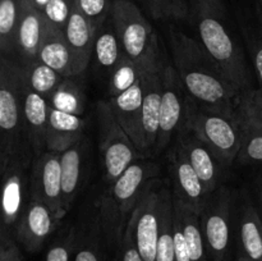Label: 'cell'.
I'll use <instances>...</instances> for the list:
<instances>
[{"label": "cell", "mask_w": 262, "mask_h": 261, "mask_svg": "<svg viewBox=\"0 0 262 261\" xmlns=\"http://www.w3.org/2000/svg\"><path fill=\"white\" fill-rule=\"evenodd\" d=\"M189 22L197 41L237 92L253 90V74L225 0H189Z\"/></svg>", "instance_id": "obj_1"}, {"label": "cell", "mask_w": 262, "mask_h": 261, "mask_svg": "<svg viewBox=\"0 0 262 261\" xmlns=\"http://www.w3.org/2000/svg\"><path fill=\"white\" fill-rule=\"evenodd\" d=\"M169 44L174 69L187 97L205 109L232 117L239 92L228 82L197 38L176 27L169 28Z\"/></svg>", "instance_id": "obj_2"}, {"label": "cell", "mask_w": 262, "mask_h": 261, "mask_svg": "<svg viewBox=\"0 0 262 261\" xmlns=\"http://www.w3.org/2000/svg\"><path fill=\"white\" fill-rule=\"evenodd\" d=\"M160 173V166L142 158L130 164L101 194L97 206L102 230L109 248L117 251L127 223L138 200L151 181Z\"/></svg>", "instance_id": "obj_3"}, {"label": "cell", "mask_w": 262, "mask_h": 261, "mask_svg": "<svg viewBox=\"0 0 262 261\" xmlns=\"http://www.w3.org/2000/svg\"><path fill=\"white\" fill-rule=\"evenodd\" d=\"M25 86L19 64L0 56V165L12 156L31 150L23 120Z\"/></svg>", "instance_id": "obj_4"}, {"label": "cell", "mask_w": 262, "mask_h": 261, "mask_svg": "<svg viewBox=\"0 0 262 261\" xmlns=\"http://www.w3.org/2000/svg\"><path fill=\"white\" fill-rule=\"evenodd\" d=\"M112 20L125 56L142 71L160 69L165 60L152 26L132 0H114Z\"/></svg>", "instance_id": "obj_5"}, {"label": "cell", "mask_w": 262, "mask_h": 261, "mask_svg": "<svg viewBox=\"0 0 262 261\" xmlns=\"http://www.w3.org/2000/svg\"><path fill=\"white\" fill-rule=\"evenodd\" d=\"M235 191L222 184L207 200L200 214L210 261H232Z\"/></svg>", "instance_id": "obj_6"}, {"label": "cell", "mask_w": 262, "mask_h": 261, "mask_svg": "<svg viewBox=\"0 0 262 261\" xmlns=\"http://www.w3.org/2000/svg\"><path fill=\"white\" fill-rule=\"evenodd\" d=\"M183 124L206 143L227 168L237 161L241 140L233 117L205 109L187 97Z\"/></svg>", "instance_id": "obj_7"}, {"label": "cell", "mask_w": 262, "mask_h": 261, "mask_svg": "<svg viewBox=\"0 0 262 261\" xmlns=\"http://www.w3.org/2000/svg\"><path fill=\"white\" fill-rule=\"evenodd\" d=\"M99 125V148L101 154L104 176L107 183H113L128 166L143 155L137 150L133 141L118 123L107 101L96 105Z\"/></svg>", "instance_id": "obj_8"}, {"label": "cell", "mask_w": 262, "mask_h": 261, "mask_svg": "<svg viewBox=\"0 0 262 261\" xmlns=\"http://www.w3.org/2000/svg\"><path fill=\"white\" fill-rule=\"evenodd\" d=\"M35 158L31 150L12 156L0 165L2 171L3 229H15L31 196V169Z\"/></svg>", "instance_id": "obj_9"}, {"label": "cell", "mask_w": 262, "mask_h": 261, "mask_svg": "<svg viewBox=\"0 0 262 261\" xmlns=\"http://www.w3.org/2000/svg\"><path fill=\"white\" fill-rule=\"evenodd\" d=\"M166 188L168 186L161 183V181H151L128 220L132 227L136 245L145 261H156L161 211Z\"/></svg>", "instance_id": "obj_10"}, {"label": "cell", "mask_w": 262, "mask_h": 261, "mask_svg": "<svg viewBox=\"0 0 262 261\" xmlns=\"http://www.w3.org/2000/svg\"><path fill=\"white\" fill-rule=\"evenodd\" d=\"M233 119L239 133L241 147L235 163L239 165L262 164V107L255 96V89L235 96Z\"/></svg>", "instance_id": "obj_11"}, {"label": "cell", "mask_w": 262, "mask_h": 261, "mask_svg": "<svg viewBox=\"0 0 262 261\" xmlns=\"http://www.w3.org/2000/svg\"><path fill=\"white\" fill-rule=\"evenodd\" d=\"M163 102H161L160 124L156 145L152 154H160L168 147L184 122L187 107V95L178 78L174 66H163Z\"/></svg>", "instance_id": "obj_12"}, {"label": "cell", "mask_w": 262, "mask_h": 261, "mask_svg": "<svg viewBox=\"0 0 262 261\" xmlns=\"http://www.w3.org/2000/svg\"><path fill=\"white\" fill-rule=\"evenodd\" d=\"M168 165L173 183V196L201 214L211 194L176 140L168 153Z\"/></svg>", "instance_id": "obj_13"}, {"label": "cell", "mask_w": 262, "mask_h": 261, "mask_svg": "<svg viewBox=\"0 0 262 261\" xmlns=\"http://www.w3.org/2000/svg\"><path fill=\"white\" fill-rule=\"evenodd\" d=\"M31 194L46 204L56 219H64L61 207V154L46 150L33 160Z\"/></svg>", "instance_id": "obj_14"}, {"label": "cell", "mask_w": 262, "mask_h": 261, "mask_svg": "<svg viewBox=\"0 0 262 261\" xmlns=\"http://www.w3.org/2000/svg\"><path fill=\"white\" fill-rule=\"evenodd\" d=\"M49 23L42 12L31 3L23 0L14 35V48L10 58L22 68L38 60V51L45 36Z\"/></svg>", "instance_id": "obj_15"}, {"label": "cell", "mask_w": 262, "mask_h": 261, "mask_svg": "<svg viewBox=\"0 0 262 261\" xmlns=\"http://www.w3.org/2000/svg\"><path fill=\"white\" fill-rule=\"evenodd\" d=\"M60 225L49 206L31 194L15 227V238L27 252L36 253Z\"/></svg>", "instance_id": "obj_16"}, {"label": "cell", "mask_w": 262, "mask_h": 261, "mask_svg": "<svg viewBox=\"0 0 262 261\" xmlns=\"http://www.w3.org/2000/svg\"><path fill=\"white\" fill-rule=\"evenodd\" d=\"M234 230L239 255L262 261V220L250 192L245 189L235 191Z\"/></svg>", "instance_id": "obj_17"}, {"label": "cell", "mask_w": 262, "mask_h": 261, "mask_svg": "<svg viewBox=\"0 0 262 261\" xmlns=\"http://www.w3.org/2000/svg\"><path fill=\"white\" fill-rule=\"evenodd\" d=\"M174 140L182 146L189 163L199 174L200 179L210 194L214 193L223 184V178L227 166L222 163L216 154L202 142L188 127L182 124Z\"/></svg>", "instance_id": "obj_18"}, {"label": "cell", "mask_w": 262, "mask_h": 261, "mask_svg": "<svg viewBox=\"0 0 262 261\" xmlns=\"http://www.w3.org/2000/svg\"><path fill=\"white\" fill-rule=\"evenodd\" d=\"M38 60L53 68L63 77L81 76L90 64V60L71 48L63 31L53 27L51 25L46 28L38 51Z\"/></svg>", "instance_id": "obj_19"}, {"label": "cell", "mask_w": 262, "mask_h": 261, "mask_svg": "<svg viewBox=\"0 0 262 261\" xmlns=\"http://www.w3.org/2000/svg\"><path fill=\"white\" fill-rule=\"evenodd\" d=\"M89 170V142H79L61 153V207L66 216L81 192Z\"/></svg>", "instance_id": "obj_20"}, {"label": "cell", "mask_w": 262, "mask_h": 261, "mask_svg": "<svg viewBox=\"0 0 262 261\" xmlns=\"http://www.w3.org/2000/svg\"><path fill=\"white\" fill-rule=\"evenodd\" d=\"M142 99L143 91L140 79L127 91L117 96L109 97L107 102L118 123L127 132L137 150L142 155H145L146 147L142 130Z\"/></svg>", "instance_id": "obj_21"}, {"label": "cell", "mask_w": 262, "mask_h": 261, "mask_svg": "<svg viewBox=\"0 0 262 261\" xmlns=\"http://www.w3.org/2000/svg\"><path fill=\"white\" fill-rule=\"evenodd\" d=\"M164 66V64H163ZM163 67L155 71L141 72L142 83V130L146 154H152L156 145L160 124L161 102H163Z\"/></svg>", "instance_id": "obj_22"}, {"label": "cell", "mask_w": 262, "mask_h": 261, "mask_svg": "<svg viewBox=\"0 0 262 261\" xmlns=\"http://www.w3.org/2000/svg\"><path fill=\"white\" fill-rule=\"evenodd\" d=\"M235 22L253 72L262 86V8L255 4H238Z\"/></svg>", "instance_id": "obj_23"}, {"label": "cell", "mask_w": 262, "mask_h": 261, "mask_svg": "<svg viewBox=\"0 0 262 261\" xmlns=\"http://www.w3.org/2000/svg\"><path fill=\"white\" fill-rule=\"evenodd\" d=\"M49 113H50V106L48 100L25 86L23 120H25L26 136L35 159L46 151Z\"/></svg>", "instance_id": "obj_24"}, {"label": "cell", "mask_w": 262, "mask_h": 261, "mask_svg": "<svg viewBox=\"0 0 262 261\" xmlns=\"http://www.w3.org/2000/svg\"><path fill=\"white\" fill-rule=\"evenodd\" d=\"M84 125L83 117L50 107L46 150L61 154L71 148L84 137Z\"/></svg>", "instance_id": "obj_25"}, {"label": "cell", "mask_w": 262, "mask_h": 261, "mask_svg": "<svg viewBox=\"0 0 262 261\" xmlns=\"http://www.w3.org/2000/svg\"><path fill=\"white\" fill-rule=\"evenodd\" d=\"M173 217L181 224L192 261H210L199 212L173 196Z\"/></svg>", "instance_id": "obj_26"}, {"label": "cell", "mask_w": 262, "mask_h": 261, "mask_svg": "<svg viewBox=\"0 0 262 261\" xmlns=\"http://www.w3.org/2000/svg\"><path fill=\"white\" fill-rule=\"evenodd\" d=\"M124 58L125 54L110 15L109 19L95 33L92 59H95L100 71L110 76Z\"/></svg>", "instance_id": "obj_27"}, {"label": "cell", "mask_w": 262, "mask_h": 261, "mask_svg": "<svg viewBox=\"0 0 262 261\" xmlns=\"http://www.w3.org/2000/svg\"><path fill=\"white\" fill-rule=\"evenodd\" d=\"M105 247H109L99 214L83 229H78L73 261H106Z\"/></svg>", "instance_id": "obj_28"}, {"label": "cell", "mask_w": 262, "mask_h": 261, "mask_svg": "<svg viewBox=\"0 0 262 261\" xmlns=\"http://www.w3.org/2000/svg\"><path fill=\"white\" fill-rule=\"evenodd\" d=\"M48 102L53 109L82 117L86 109V95L77 77H66Z\"/></svg>", "instance_id": "obj_29"}, {"label": "cell", "mask_w": 262, "mask_h": 261, "mask_svg": "<svg viewBox=\"0 0 262 261\" xmlns=\"http://www.w3.org/2000/svg\"><path fill=\"white\" fill-rule=\"evenodd\" d=\"M95 33L96 32L89 19L74 7L71 18L64 28V36L71 48L87 60L92 59Z\"/></svg>", "instance_id": "obj_30"}, {"label": "cell", "mask_w": 262, "mask_h": 261, "mask_svg": "<svg viewBox=\"0 0 262 261\" xmlns=\"http://www.w3.org/2000/svg\"><path fill=\"white\" fill-rule=\"evenodd\" d=\"M22 71L23 76H25L26 86L36 94L45 97L46 100H49V97L55 91L56 87L66 78L40 60L35 61L26 68H22Z\"/></svg>", "instance_id": "obj_31"}, {"label": "cell", "mask_w": 262, "mask_h": 261, "mask_svg": "<svg viewBox=\"0 0 262 261\" xmlns=\"http://www.w3.org/2000/svg\"><path fill=\"white\" fill-rule=\"evenodd\" d=\"M156 261H176L173 225V192L166 188L161 211L160 230H159Z\"/></svg>", "instance_id": "obj_32"}, {"label": "cell", "mask_w": 262, "mask_h": 261, "mask_svg": "<svg viewBox=\"0 0 262 261\" xmlns=\"http://www.w3.org/2000/svg\"><path fill=\"white\" fill-rule=\"evenodd\" d=\"M23 0H0V51L2 56L13 55L14 35Z\"/></svg>", "instance_id": "obj_33"}, {"label": "cell", "mask_w": 262, "mask_h": 261, "mask_svg": "<svg viewBox=\"0 0 262 261\" xmlns=\"http://www.w3.org/2000/svg\"><path fill=\"white\" fill-rule=\"evenodd\" d=\"M150 17L158 20H188L189 0H140Z\"/></svg>", "instance_id": "obj_34"}, {"label": "cell", "mask_w": 262, "mask_h": 261, "mask_svg": "<svg viewBox=\"0 0 262 261\" xmlns=\"http://www.w3.org/2000/svg\"><path fill=\"white\" fill-rule=\"evenodd\" d=\"M141 79V69L137 64L125 56L119 66L110 73L109 83H107V92L109 96H117L122 92L127 91L128 89L133 86L136 82Z\"/></svg>", "instance_id": "obj_35"}, {"label": "cell", "mask_w": 262, "mask_h": 261, "mask_svg": "<svg viewBox=\"0 0 262 261\" xmlns=\"http://www.w3.org/2000/svg\"><path fill=\"white\" fill-rule=\"evenodd\" d=\"M74 4L96 32L112 15L114 0H74Z\"/></svg>", "instance_id": "obj_36"}, {"label": "cell", "mask_w": 262, "mask_h": 261, "mask_svg": "<svg viewBox=\"0 0 262 261\" xmlns=\"http://www.w3.org/2000/svg\"><path fill=\"white\" fill-rule=\"evenodd\" d=\"M78 228L71 227L59 235L46 252L45 261H73Z\"/></svg>", "instance_id": "obj_37"}, {"label": "cell", "mask_w": 262, "mask_h": 261, "mask_svg": "<svg viewBox=\"0 0 262 261\" xmlns=\"http://www.w3.org/2000/svg\"><path fill=\"white\" fill-rule=\"evenodd\" d=\"M74 7V0H50L42 10V14L45 15L49 25L64 32Z\"/></svg>", "instance_id": "obj_38"}, {"label": "cell", "mask_w": 262, "mask_h": 261, "mask_svg": "<svg viewBox=\"0 0 262 261\" xmlns=\"http://www.w3.org/2000/svg\"><path fill=\"white\" fill-rule=\"evenodd\" d=\"M115 253H117L115 261H145L141 256L140 251H138L137 245H136L133 230L129 223H127L122 241H120Z\"/></svg>", "instance_id": "obj_39"}, {"label": "cell", "mask_w": 262, "mask_h": 261, "mask_svg": "<svg viewBox=\"0 0 262 261\" xmlns=\"http://www.w3.org/2000/svg\"><path fill=\"white\" fill-rule=\"evenodd\" d=\"M0 261H23L19 246L5 229L0 233Z\"/></svg>", "instance_id": "obj_40"}, {"label": "cell", "mask_w": 262, "mask_h": 261, "mask_svg": "<svg viewBox=\"0 0 262 261\" xmlns=\"http://www.w3.org/2000/svg\"><path fill=\"white\" fill-rule=\"evenodd\" d=\"M250 194L262 220V176L257 177V178L253 181L252 192H250Z\"/></svg>", "instance_id": "obj_41"}, {"label": "cell", "mask_w": 262, "mask_h": 261, "mask_svg": "<svg viewBox=\"0 0 262 261\" xmlns=\"http://www.w3.org/2000/svg\"><path fill=\"white\" fill-rule=\"evenodd\" d=\"M49 2H50V0H31V3H32L40 12H42V10L45 9V7L49 4Z\"/></svg>", "instance_id": "obj_42"}, {"label": "cell", "mask_w": 262, "mask_h": 261, "mask_svg": "<svg viewBox=\"0 0 262 261\" xmlns=\"http://www.w3.org/2000/svg\"><path fill=\"white\" fill-rule=\"evenodd\" d=\"M255 96L260 106L262 107V86L258 87V89H255Z\"/></svg>", "instance_id": "obj_43"}, {"label": "cell", "mask_w": 262, "mask_h": 261, "mask_svg": "<svg viewBox=\"0 0 262 261\" xmlns=\"http://www.w3.org/2000/svg\"><path fill=\"white\" fill-rule=\"evenodd\" d=\"M237 261H251V260H248V258H246L245 256L239 255V257H238V260H237Z\"/></svg>", "instance_id": "obj_44"}, {"label": "cell", "mask_w": 262, "mask_h": 261, "mask_svg": "<svg viewBox=\"0 0 262 261\" xmlns=\"http://www.w3.org/2000/svg\"><path fill=\"white\" fill-rule=\"evenodd\" d=\"M256 2H257L258 5H260V7L262 8V0H256Z\"/></svg>", "instance_id": "obj_45"}]
</instances>
